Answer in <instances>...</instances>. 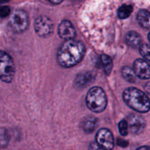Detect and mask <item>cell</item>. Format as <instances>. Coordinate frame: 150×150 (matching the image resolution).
Here are the masks:
<instances>
[{"mask_svg": "<svg viewBox=\"0 0 150 150\" xmlns=\"http://www.w3.org/2000/svg\"><path fill=\"white\" fill-rule=\"evenodd\" d=\"M133 11V6L128 5V4H123L118 9L117 16L120 19H126L132 14Z\"/></svg>", "mask_w": 150, "mask_h": 150, "instance_id": "17", "label": "cell"}, {"mask_svg": "<svg viewBox=\"0 0 150 150\" xmlns=\"http://www.w3.org/2000/svg\"><path fill=\"white\" fill-rule=\"evenodd\" d=\"M137 21L144 29H150V12L146 10H141L138 13Z\"/></svg>", "mask_w": 150, "mask_h": 150, "instance_id": "14", "label": "cell"}, {"mask_svg": "<svg viewBox=\"0 0 150 150\" xmlns=\"http://www.w3.org/2000/svg\"><path fill=\"white\" fill-rule=\"evenodd\" d=\"M125 103L133 111L139 113H147L150 110V100L147 95L135 87H128L123 92Z\"/></svg>", "mask_w": 150, "mask_h": 150, "instance_id": "2", "label": "cell"}, {"mask_svg": "<svg viewBox=\"0 0 150 150\" xmlns=\"http://www.w3.org/2000/svg\"><path fill=\"white\" fill-rule=\"evenodd\" d=\"M50 3L51 4H61L62 2V1H49Z\"/></svg>", "mask_w": 150, "mask_h": 150, "instance_id": "26", "label": "cell"}, {"mask_svg": "<svg viewBox=\"0 0 150 150\" xmlns=\"http://www.w3.org/2000/svg\"><path fill=\"white\" fill-rule=\"evenodd\" d=\"M127 122L128 125L129 131L133 135L141 134L146 127V121L139 114H130L127 118Z\"/></svg>", "mask_w": 150, "mask_h": 150, "instance_id": "8", "label": "cell"}, {"mask_svg": "<svg viewBox=\"0 0 150 150\" xmlns=\"http://www.w3.org/2000/svg\"><path fill=\"white\" fill-rule=\"evenodd\" d=\"M133 70L137 78L142 80L150 79V64L142 59H137L133 62Z\"/></svg>", "mask_w": 150, "mask_h": 150, "instance_id": "9", "label": "cell"}, {"mask_svg": "<svg viewBox=\"0 0 150 150\" xmlns=\"http://www.w3.org/2000/svg\"><path fill=\"white\" fill-rule=\"evenodd\" d=\"M126 41L127 45L133 48H140L142 45V38L138 32L130 31L126 35Z\"/></svg>", "mask_w": 150, "mask_h": 150, "instance_id": "12", "label": "cell"}, {"mask_svg": "<svg viewBox=\"0 0 150 150\" xmlns=\"http://www.w3.org/2000/svg\"><path fill=\"white\" fill-rule=\"evenodd\" d=\"M119 141H117V144L120 145V146H123V147H126V146H127V144H128V143H127L126 141L125 140H121L120 139H118Z\"/></svg>", "mask_w": 150, "mask_h": 150, "instance_id": "23", "label": "cell"}, {"mask_svg": "<svg viewBox=\"0 0 150 150\" xmlns=\"http://www.w3.org/2000/svg\"><path fill=\"white\" fill-rule=\"evenodd\" d=\"M10 14V7L7 5L0 6V17L6 18Z\"/></svg>", "mask_w": 150, "mask_h": 150, "instance_id": "21", "label": "cell"}, {"mask_svg": "<svg viewBox=\"0 0 150 150\" xmlns=\"http://www.w3.org/2000/svg\"><path fill=\"white\" fill-rule=\"evenodd\" d=\"M98 125V119L95 117L89 116L83 119L81 122V127L86 133H93L97 128Z\"/></svg>", "mask_w": 150, "mask_h": 150, "instance_id": "13", "label": "cell"}, {"mask_svg": "<svg viewBox=\"0 0 150 150\" xmlns=\"http://www.w3.org/2000/svg\"><path fill=\"white\" fill-rule=\"evenodd\" d=\"M86 53L84 44L79 40H66L57 51V58L59 64L64 68H70L77 65Z\"/></svg>", "mask_w": 150, "mask_h": 150, "instance_id": "1", "label": "cell"}, {"mask_svg": "<svg viewBox=\"0 0 150 150\" xmlns=\"http://www.w3.org/2000/svg\"><path fill=\"white\" fill-rule=\"evenodd\" d=\"M121 73L122 77L127 81L130 83H136L137 81V76L135 74L133 68L129 66H124L121 70Z\"/></svg>", "mask_w": 150, "mask_h": 150, "instance_id": "15", "label": "cell"}, {"mask_svg": "<svg viewBox=\"0 0 150 150\" xmlns=\"http://www.w3.org/2000/svg\"><path fill=\"white\" fill-rule=\"evenodd\" d=\"M119 131H120V134L122 136H126L128 134L129 129H128V125H127V120H122L120 122L118 125Z\"/></svg>", "mask_w": 150, "mask_h": 150, "instance_id": "20", "label": "cell"}, {"mask_svg": "<svg viewBox=\"0 0 150 150\" xmlns=\"http://www.w3.org/2000/svg\"><path fill=\"white\" fill-rule=\"evenodd\" d=\"M29 24V16L23 10H15L9 20V26L15 33H22L25 32Z\"/></svg>", "mask_w": 150, "mask_h": 150, "instance_id": "5", "label": "cell"}, {"mask_svg": "<svg viewBox=\"0 0 150 150\" xmlns=\"http://www.w3.org/2000/svg\"><path fill=\"white\" fill-rule=\"evenodd\" d=\"M10 141V135L5 129L0 130V149L6 147Z\"/></svg>", "mask_w": 150, "mask_h": 150, "instance_id": "18", "label": "cell"}, {"mask_svg": "<svg viewBox=\"0 0 150 150\" xmlns=\"http://www.w3.org/2000/svg\"><path fill=\"white\" fill-rule=\"evenodd\" d=\"M108 103L107 96L103 89L99 86L91 88L86 97L88 108L95 113H101L105 109Z\"/></svg>", "mask_w": 150, "mask_h": 150, "instance_id": "3", "label": "cell"}, {"mask_svg": "<svg viewBox=\"0 0 150 150\" xmlns=\"http://www.w3.org/2000/svg\"><path fill=\"white\" fill-rule=\"evenodd\" d=\"M144 90H145V92H146V93L150 96V81L147 82V83L145 84Z\"/></svg>", "mask_w": 150, "mask_h": 150, "instance_id": "24", "label": "cell"}, {"mask_svg": "<svg viewBox=\"0 0 150 150\" xmlns=\"http://www.w3.org/2000/svg\"><path fill=\"white\" fill-rule=\"evenodd\" d=\"M96 143L104 150H113L114 147V138L112 133L107 128H101L97 133Z\"/></svg>", "mask_w": 150, "mask_h": 150, "instance_id": "7", "label": "cell"}, {"mask_svg": "<svg viewBox=\"0 0 150 150\" xmlns=\"http://www.w3.org/2000/svg\"><path fill=\"white\" fill-rule=\"evenodd\" d=\"M16 73V67L12 57L4 51H0V79L11 83Z\"/></svg>", "mask_w": 150, "mask_h": 150, "instance_id": "4", "label": "cell"}, {"mask_svg": "<svg viewBox=\"0 0 150 150\" xmlns=\"http://www.w3.org/2000/svg\"><path fill=\"white\" fill-rule=\"evenodd\" d=\"M95 79V76L92 72H84L79 73L75 79V83L79 88H84L88 86Z\"/></svg>", "mask_w": 150, "mask_h": 150, "instance_id": "11", "label": "cell"}, {"mask_svg": "<svg viewBox=\"0 0 150 150\" xmlns=\"http://www.w3.org/2000/svg\"><path fill=\"white\" fill-rule=\"evenodd\" d=\"M58 34L62 39L66 41L74 40L76 32L73 23L70 21L64 20L59 25Z\"/></svg>", "mask_w": 150, "mask_h": 150, "instance_id": "10", "label": "cell"}, {"mask_svg": "<svg viewBox=\"0 0 150 150\" xmlns=\"http://www.w3.org/2000/svg\"><path fill=\"white\" fill-rule=\"evenodd\" d=\"M100 62L102 64L103 67L104 73L108 76L111 73V70L113 68V61L111 59V57L109 56L106 55V54H102L100 56Z\"/></svg>", "mask_w": 150, "mask_h": 150, "instance_id": "16", "label": "cell"}, {"mask_svg": "<svg viewBox=\"0 0 150 150\" xmlns=\"http://www.w3.org/2000/svg\"><path fill=\"white\" fill-rule=\"evenodd\" d=\"M89 150H104L103 149L98 146L95 142H92L89 146Z\"/></svg>", "mask_w": 150, "mask_h": 150, "instance_id": "22", "label": "cell"}, {"mask_svg": "<svg viewBox=\"0 0 150 150\" xmlns=\"http://www.w3.org/2000/svg\"><path fill=\"white\" fill-rule=\"evenodd\" d=\"M136 150H150V147L148 146H143L138 148V149H136Z\"/></svg>", "mask_w": 150, "mask_h": 150, "instance_id": "25", "label": "cell"}, {"mask_svg": "<svg viewBox=\"0 0 150 150\" xmlns=\"http://www.w3.org/2000/svg\"><path fill=\"white\" fill-rule=\"evenodd\" d=\"M35 32L41 38H48L54 32V23L48 17L45 16H39L35 21Z\"/></svg>", "mask_w": 150, "mask_h": 150, "instance_id": "6", "label": "cell"}, {"mask_svg": "<svg viewBox=\"0 0 150 150\" xmlns=\"http://www.w3.org/2000/svg\"><path fill=\"white\" fill-rule=\"evenodd\" d=\"M148 40H149V42H150V32H149V35H148Z\"/></svg>", "mask_w": 150, "mask_h": 150, "instance_id": "27", "label": "cell"}, {"mask_svg": "<svg viewBox=\"0 0 150 150\" xmlns=\"http://www.w3.org/2000/svg\"><path fill=\"white\" fill-rule=\"evenodd\" d=\"M139 51L141 55L150 62V45L147 43H142L139 48Z\"/></svg>", "mask_w": 150, "mask_h": 150, "instance_id": "19", "label": "cell"}]
</instances>
